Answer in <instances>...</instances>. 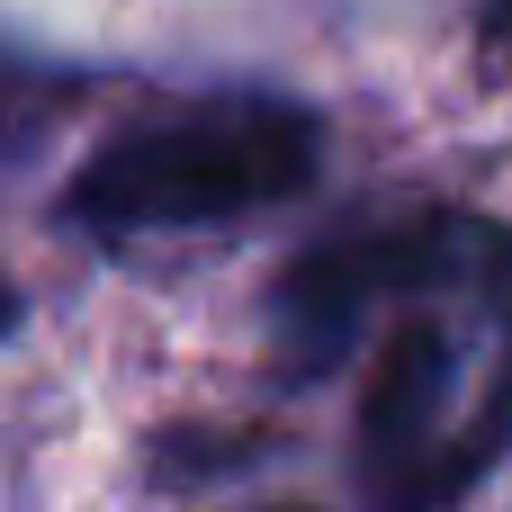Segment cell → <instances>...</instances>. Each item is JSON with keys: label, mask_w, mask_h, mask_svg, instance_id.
Returning a JSON list of instances; mask_svg holds the SVG:
<instances>
[{"label": "cell", "mask_w": 512, "mask_h": 512, "mask_svg": "<svg viewBox=\"0 0 512 512\" xmlns=\"http://www.w3.org/2000/svg\"><path fill=\"white\" fill-rule=\"evenodd\" d=\"M9 324H18V288L0 279V333H9Z\"/></svg>", "instance_id": "5b68a950"}, {"label": "cell", "mask_w": 512, "mask_h": 512, "mask_svg": "<svg viewBox=\"0 0 512 512\" xmlns=\"http://www.w3.org/2000/svg\"><path fill=\"white\" fill-rule=\"evenodd\" d=\"M486 36H495V45L512 54V0H486Z\"/></svg>", "instance_id": "277c9868"}, {"label": "cell", "mask_w": 512, "mask_h": 512, "mask_svg": "<svg viewBox=\"0 0 512 512\" xmlns=\"http://www.w3.org/2000/svg\"><path fill=\"white\" fill-rule=\"evenodd\" d=\"M324 171V117L279 90H216L117 126L63 189V216L99 243L189 234L297 198Z\"/></svg>", "instance_id": "7a4b0ae2"}, {"label": "cell", "mask_w": 512, "mask_h": 512, "mask_svg": "<svg viewBox=\"0 0 512 512\" xmlns=\"http://www.w3.org/2000/svg\"><path fill=\"white\" fill-rule=\"evenodd\" d=\"M468 243V216L459 207H369L351 216L342 234L306 243L279 288H270V342L288 360V378H324L342 369V351L360 342L369 306H405L414 288H432Z\"/></svg>", "instance_id": "3957f363"}, {"label": "cell", "mask_w": 512, "mask_h": 512, "mask_svg": "<svg viewBox=\"0 0 512 512\" xmlns=\"http://www.w3.org/2000/svg\"><path fill=\"white\" fill-rule=\"evenodd\" d=\"M423 297H405L360 378V495L378 504H450L512 450V225L486 261L477 333Z\"/></svg>", "instance_id": "6da1fadb"}]
</instances>
